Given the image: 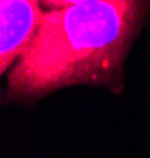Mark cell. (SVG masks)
<instances>
[{
	"instance_id": "6da1fadb",
	"label": "cell",
	"mask_w": 150,
	"mask_h": 158,
	"mask_svg": "<svg viewBox=\"0 0 150 158\" xmlns=\"http://www.w3.org/2000/svg\"><path fill=\"white\" fill-rule=\"evenodd\" d=\"M32 44L10 71L6 98L36 100L73 84L120 81L122 65L150 3L46 2Z\"/></svg>"
},
{
	"instance_id": "7a4b0ae2",
	"label": "cell",
	"mask_w": 150,
	"mask_h": 158,
	"mask_svg": "<svg viewBox=\"0 0 150 158\" xmlns=\"http://www.w3.org/2000/svg\"><path fill=\"white\" fill-rule=\"evenodd\" d=\"M0 16H2L0 71L5 73L32 44L44 11L41 10L40 2L35 0H2Z\"/></svg>"
}]
</instances>
